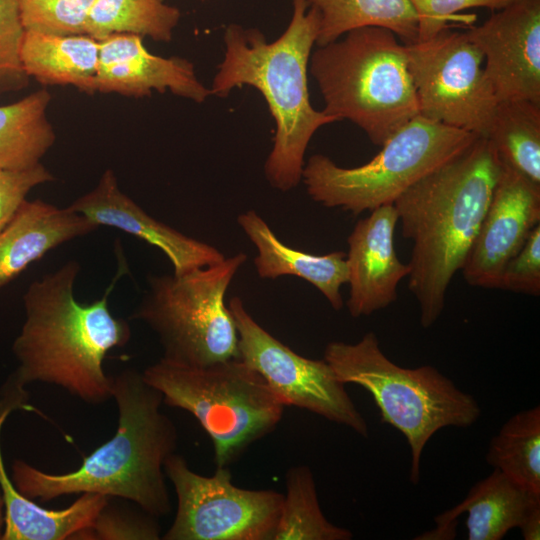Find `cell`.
Returning <instances> with one entry per match:
<instances>
[{"mask_svg": "<svg viewBox=\"0 0 540 540\" xmlns=\"http://www.w3.org/2000/svg\"><path fill=\"white\" fill-rule=\"evenodd\" d=\"M126 270L121 263L104 295L90 303L75 298L76 261L32 282L23 296L25 321L12 346L18 367L8 383L20 390L32 382L57 385L89 404L111 399L103 361L111 349L128 343L131 329L111 313L109 296Z\"/></svg>", "mask_w": 540, "mask_h": 540, "instance_id": "6da1fadb", "label": "cell"}, {"mask_svg": "<svg viewBox=\"0 0 540 540\" xmlns=\"http://www.w3.org/2000/svg\"><path fill=\"white\" fill-rule=\"evenodd\" d=\"M502 169L486 137L406 190L394 202L402 234L413 243L409 289L423 328L441 315L447 289L474 242Z\"/></svg>", "mask_w": 540, "mask_h": 540, "instance_id": "7a4b0ae2", "label": "cell"}, {"mask_svg": "<svg viewBox=\"0 0 540 540\" xmlns=\"http://www.w3.org/2000/svg\"><path fill=\"white\" fill-rule=\"evenodd\" d=\"M111 391L119 413L114 436L68 473L15 460L12 482L21 494L46 502L90 492L126 499L157 518L171 512L164 463L176 451L178 432L161 411L162 394L132 368L111 376Z\"/></svg>", "mask_w": 540, "mask_h": 540, "instance_id": "3957f363", "label": "cell"}, {"mask_svg": "<svg viewBox=\"0 0 540 540\" xmlns=\"http://www.w3.org/2000/svg\"><path fill=\"white\" fill-rule=\"evenodd\" d=\"M292 6L288 27L273 42L257 28L229 24L223 35L224 57L210 87L217 97L244 85L262 94L276 125L264 174L282 192L301 182L305 152L315 132L337 122L316 110L309 97V60L319 33V12L307 0H292Z\"/></svg>", "mask_w": 540, "mask_h": 540, "instance_id": "277c9868", "label": "cell"}, {"mask_svg": "<svg viewBox=\"0 0 540 540\" xmlns=\"http://www.w3.org/2000/svg\"><path fill=\"white\" fill-rule=\"evenodd\" d=\"M309 72L322 94V111L351 121L375 145L419 115L406 45L386 28H357L318 46Z\"/></svg>", "mask_w": 540, "mask_h": 540, "instance_id": "5b68a950", "label": "cell"}, {"mask_svg": "<svg viewBox=\"0 0 540 540\" xmlns=\"http://www.w3.org/2000/svg\"><path fill=\"white\" fill-rule=\"evenodd\" d=\"M323 359L339 381L366 389L381 421L405 436L411 450L409 480L414 484L419 482L420 459L431 437L445 427H469L481 415L476 399L435 367L404 368L392 362L372 331L355 343H328Z\"/></svg>", "mask_w": 540, "mask_h": 540, "instance_id": "8992f818", "label": "cell"}, {"mask_svg": "<svg viewBox=\"0 0 540 540\" xmlns=\"http://www.w3.org/2000/svg\"><path fill=\"white\" fill-rule=\"evenodd\" d=\"M163 403L192 414L213 445L216 467H230L279 425L285 405L239 357L207 366L161 358L142 371Z\"/></svg>", "mask_w": 540, "mask_h": 540, "instance_id": "52a82bcc", "label": "cell"}, {"mask_svg": "<svg viewBox=\"0 0 540 540\" xmlns=\"http://www.w3.org/2000/svg\"><path fill=\"white\" fill-rule=\"evenodd\" d=\"M477 137L417 115L389 137L368 163L346 168L328 156L314 154L304 164L301 181L315 202L358 215L394 204L406 190Z\"/></svg>", "mask_w": 540, "mask_h": 540, "instance_id": "ba28073f", "label": "cell"}, {"mask_svg": "<svg viewBox=\"0 0 540 540\" xmlns=\"http://www.w3.org/2000/svg\"><path fill=\"white\" fill-rule=\"evenodd\" d=\"M247 258L238 252L181 275L148 277L131 318L155 332L162 358L200 367L238 357L237 330L225 296Z\"/></svg>", "mask_w": 540, "mask_h": 540, "instance_id": "9c48e42d", "label": "cell"}, {"mask_svg": "<svg viewBox=\"0 0 540 540\" xmlns=\"http://www.w3.org/2000/svg\"><path fill=\"white\" fill-rule=\"evenodd\" d=\"M177 509L164 540H273L283 494L270 489H244L232 482L229 467L212 476L193 471L186 459L171 454L164 463Z\"/></svg>", "mask_w": 540, "mask_h": 540, "instance_id": "30bf717a", "label": "cell"}, {"mask_svg": "<svg viewBox=\"0 0 540 540\" xmlns=\"http://www.w3.org/2000/svg\"><path fill=\"white\" fill-rule=\"evenodd\" d=\"M419 115L486 137L498 100L485 76L484 58L466 32L450 28L406 45Z\"/></svg>", "mask_w": 540, "mask_h": 540, "instance_id": "8fae6325", "label": "cell"}, {"mask_svg": "<svg viewBox=\"0 0 540 540\" xmlns=\"http://www.w3.org/2000/svg\"><path fill=\"white\" fill-rule=\"evenodd\" d=\"M228 308L238 335V357L256 370L285 406L321 416L368 437L366 420L324 360L299 355L264 329L242 299L232 297Z\"/></svg>", "mask_w": 540, "mask_h": 540, "instance_id": "7c38bea8", "label": "cell"}, {"mask_svg": "<svg viewBox=\"0 0 540 540\" xmlns=\"http://www.w3.org/2000/svg\"><path fill=\"white\" fill-rule=\"evenodd\" d=\"M499 102L540 104V0H515L466 31Z\"/></svg>", "mask_w": 540, "mask_h": 540, "instance_id": "4fadbf2b", "label": "cell"}, {"mask_svg": "<svg viewBox=\"0 0 540 540\" xmlns=\"http://www.w3.org/2000/svg\"><path fill=\"white\" fill-rule=\"evenodd\" d=\"M540 224V185L502 163L481 225L461 268L471 286L499 288L507 262Z\"/></svg>", "mask_w": 540, "mask_h": 540, "instance_id": "5bb4252c", "label": "cell"}, {"mask_svg": "<svg viewBox=\"0 0 540 540\" xmlns=\"http://www.w3.org/2000/svg\"><path fill=\"white\" fill-rule=\"evenodd\" d=\"M99 47L95 92L140 98L153 91H170L197 103L212 95L210 88L198 79L191 61L154 55L140 36L110 35L99 41Z\"/></svg>", "mask_w": 540, "mask_h": 540, "instance_id": "9a60e30c", "label": "cell"}, {"mask_svg": "<svg viewBox=\"0 0 540 540\" xmlns=\"http://www.w3.org/2000/svg\"><path fill=\"white\" fill-rule=\"evenodd\" d=\"M360 219L348 236L346 263L349 314L358 318L386 308L397 299V287L410 272L395 251L398 214L393 204Z\"/></svg>", "mask_w": 540, "mask_h": 540, "instance_id": "2e32d148", "label": "cell"}, {"mask_svg": "<svg viewBox=\"0 0 540 540\" xmlns=\"http://www.w3.org/2000/svg\"><path fill=\"white\" fill-rule=\"evenodd\" d=\"M95 225L109 226L159 248L170 260L173 273L181 275L225 258L215 246L184 235L146 213L118 185L112 170H106L97 185L69 206Z\"/></svg>", "mask_w": 540, "mask_h": 540, "instance_id": "e0dca14e", "label": "cell"}, {"mask_svg": "<svg viewBox=\"0 0 540 540\" xmlns=\"http://www.w3.org/2000/svg\"><path fill=\"white\" fill-rule=\"evenodd\" d=\"M537 511H540V493L521 487L494 468L470 489L461 503L435 517L433 530L415 539H453L456 520L466 512L468 540H500L509 530L521 529Z\"/></svg>", "mask_w": 540, "mask_h": 540, "instance_id": "ac0fdd59", "label": "cell"}, {"mask_svg": "<svg viewBox=\"0 0 540 540\" xmlns=\"http://www.w3.org/2000/svg\"><path fill=\"white\" fill-rule=\"evenodd\" d=\"M97 228L69 207L26 200L0 231V289L51 250Z\"/></svg>", "mask_w": 540, "mask_h": 540, "instance_id": "d6986e66", "label": "cell"}, {"mask_svg": "<svg viewBox=\"0 0 540 540\" xmlns=\"http://www.w3.org/2000/svg\"><path fill=\"white\" fill-rule=\"evenodd\" d=\"M237 223L257 249L254 265L260 278L299 277L318 289L334 310L343 307L340 288L348 281L346 253L316 255L293 249L275 235L255 210L239 214Z\"/></svg>", "mask_w": 540, "mask_h": 540, "instance_id": "ffe728a7", "label": "cell"}, {"mask_svg": "<svg viewBox=\"0 0 540 540\" xmlns=\"http://www.w3.org/2000/svg\"><path fill=\"white\" fill-rule=\"evenodd\" d=\"M12 411L0 413V435ZM0 486L4 502L1 540H63L92 528L109 497L85 492L69 507L49 510L21 494L7 474L0 443Z\"/></svg>", "mask_w": 540, "mask_h": 540, "instance_id": "44dd1931", "label": "cell"}, {"mask_svg": "<svg viewBox=\"0 0 540 540\" xmlns=\"http://www.w3.org/2000/svg\"><path fill=\"white\" fill-rule=\"evenodd\" d=\"M99 49V41L87 34L25 30L20 55L25 73L41 84L73 86L93 94Z\"/></svg>", "mask_w": 540, "mask_h": 540, "instance_id": "7402d4cb", "label": "cell"}, {"mask_svg": "<svg viewBox=\"0 0 540 540\" xmlns=\"http://www.w3.org/2000/svg\"><path fill=\"white\" fill-rule=\"evenodd\" d=\"M46 89L0 106V169H24L41 163L56 135L47 111Z\"/></svg>", "mask_w": 540, "mask_h": 540, "instance_id": "603a6c76", "label": "cell"}, {"mask_svg": "<svg viewBox=\"0 0 540 540\" xmlns=\"http://www.w3.org/2000/svg\"><path fill=\"white\" fill-rule=\"evenodd\" d=\"M320 15L318 46L366 26L392 31L405 45L417 41L418 18L408 0H307Z\"/></svg>", "mask_w": 540, "mask_h": 540, "instance_id": "cb8c5ba5", "label": "cell"}, {"mask_svg": "<svg viewBox=\"0 0 540 540\" xmlns=\"http://www.w3.org/2000/svg\"><path fill=\"white\" fill-rule=\"evenodd\" d=\"M486 138L501 162L540 185V104L528 100L499 102Z\"/></svg>", "mask_w": 540, "mask_h": 540, "instance_id": "d4e9b609", "label": "cell"}, {"mask_svg": "<svg viewBox=\"0 0 540 540\" xmlns=\"http://www.w3.org/2000/svg\"><path fill=\"white\" fill-rule=\"evenodd\" d=\"M181 18L164 0H96L85 32L100 41L114 34H132L169 42Z\"/></svg>", "mask_w": 540, "mask_h": 540, "instance_id": "484cf974", "label": "cell"}, {"mask_svg": "<svg viewBox=\"0 0 540 540\" xmlns=\"http://www.w3.org/2000/svg\"><path fill=\"white\" fill-rule=\"evenodd\" d=\"M487 463L521 487L540 493V407L511 416L490 441Z\"/></svg>", "mask_w": 540, "mask_h": 540, "instance_id": "4316f807", "label": "cell"}, {"mask_svg": "<svg viewBox=\"0 0 540 540\" xmlns=\"http://www.w3.org/2000/svg\"><path fill=\"white\" fill-rule=\"evenodd\" d=\"M286 492L273 540H350L353 534L323 514L311 469L297 465L285 476Z\"/></svg>", "mask_w": 540, "mask_h": 540, "instance_id": "83f0119b", "label": "cell"}, {"mask_svg": "<svg viewBox=\"0 0 540 540\" xmlns=\"http://www.w3.org/2000/svg\"><path fill=\"white\" fill-rule=\"evenodd\" d=\"M25 30L54 35L86 34L96 0H18Z\"/></svg>", "mask_w": 540, "mask_h": 540, "instance_id": "f1b7e54d", "label": "cell"}, {"mask_svg": "<svg viewBox=\"0 0 540 540\" xmlns=\"http://www.w3.org/2000/svg\"><path fill=\"white\" fill-rule=\"evenodd\" d=\"M24 32L19 1L0 0V95L29 84L20 55Z\"/></svg>", "mask_w": 540, "mask_h": 540, "instance_id": "f546056e", "label": "cell"}, {"mask_svg": "<svg viewBox=\"0 0 540 540\" xmlns=\"http://www.w3.org/2000/svg\"><path fill=\"white\" fill-rule=\"evenodd\" d=\"M90 539L100 540H158L161 526L158 518L128 505L108 502L98 514L92 528L86 530Z\"/></svg>", "mask_w": 540, "mask_h": 540, "instance_id": "4dcf8cb0", "label": "cell"}, {"mask_svg": "<svg viewBox=\"0 0 540 540\" xmlns=\"http://www.w3.org/2000/svg\"><path fill=\"white\" fill-rule=\"evenodd\" d=\"M418 18L417 41H424L450 28L451 23L471 25L474 14H462L471 8L499 10L515 0H408Z\"/></svg>", "mask_w": 540, "mask_h": 540, "instance_id": "1f68e13d", "label": "cell"}, {"mask_svg": "<svg viewBox=\"0 0 540 540\" xmlns=\"http://www.w3.org/2000/svg\"><path fill=\"white\" fill-rule=\"evenodd\" d=\"M499 289L539 296L540 224L533 229L522 248L505 265Z\"/></svg>", "mask_w": 540, "mask_h": 540, "instance_id": "d6a6232c", "label": "cell"}, {"mask_svg": "<svg viewBox=\"0 0 540 540\" xmlns=\"http://www.w3.org/2000/svg\"><path fill=\"white\" fill-rule=\"evenodd\" d=\"M54 180L42 163L24 169H0V231L14 219L34 187Z\"/></svg>", "mask_w": 540, "mask_h": 540, "instance_id": "836d02e7", "label": "cell"}, {"mask_svg": "<svg viewBox=\"0 0 540 540\" xmlns=\"http://www.w3.org/2000/svg\"><path fill=\"white\" fill-rule=\"evenodd\" d=\"M3 527H4V502H3V496H2L1 486H0V539L2 537Z\"/></svg>", "mask_w": 540, "mask_h": 540, "instance_id": "e575fe53", "label": "cell"}, {"mask_svg": "<svg viewBox=\"0 0 540 540\" xmlns=\"http://www.w3.org/2000/svg\"><path fill=\"white\" fill-rule=\"evenodd\" d=\"M200 1H207V0H200Z\"/></svg>", "mask_w": 540, "mask_h": 540, "instance_id": "d590c367", "label": "cell"}]
</instances>
